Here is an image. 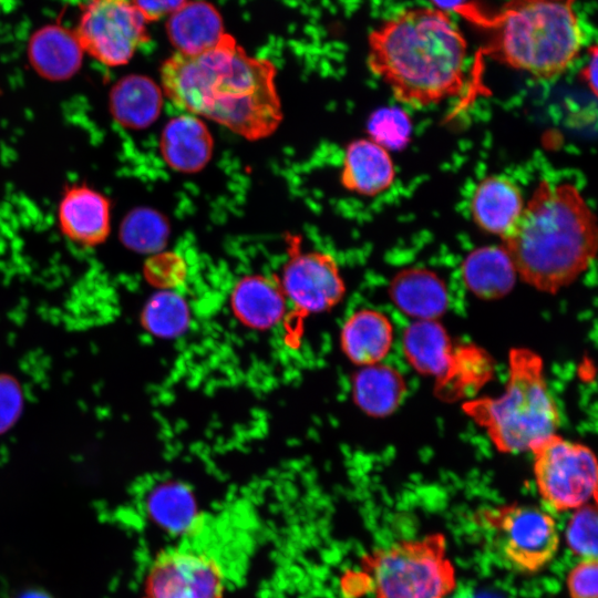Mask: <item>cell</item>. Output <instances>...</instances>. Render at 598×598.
<instances>
[{
  "mask_svg": "<svg viewBox=\"0 0 598 598\" xmlns=\"http://www.w3.org/2000/svg\"><path fill=\"white\" fill-rule=\"evenodd\" d=\"M502 241L517 276L553 295L576 281L595 260L596 215L576 185L543 179Z\"/></svg>",
  "mask_w": 598,
  "mask_h": 598,
  "instance_id": "cell-3",
  "label": "cell"
},
{
  "mask_svg": "<svg viewBox=\"0 0 598 598\" xmlns=\"http://www.w3.org/2000/svg\"><path fill=\"white\" fill-rule=\"evenodd\" d=\"M395 176L390 152L371 138H358L347 146L340 178L347 190L378 196L393 185Z\"/></svg>",
  "mask_w": 598,
  "mask_h": 598,
  "instance_id": "cell-15",
  "label": "cell"
},
{
  "mask_svg": "<svg viewBox=\"0 0 598 598\" xmlns=\"http://www.w3.org/2000/svg\"><path fill=\"white\" fill-rule=\"evenodd\" d=\"M169 236V224L158 212L136 208L123 219L120 230L122 243L142 254L159 252Z\"/></svg>",
  "mask_w": 598,
  "mask_h": 598,
  "instance_id": "cell-27",
  "label": "cell"
},
{
  "mask_svg": "<svg viewBox=\"0 0 598 598\" xmlns=\"http://www.w3.org/2000/svg\"><path fill=\"white\" fill-rule=\"evenodd\" d=\"M388 292L394 306L414 320H439L450 306L446 282L425 267L399 270L391 279Z\"/></svg>",
  "mask_w": 598,
  "mask_h": 598,
  "instance_id": "cell-13",
  "label": "cell"
},
{
  "mask_svg": "<svg viewBox=\"0 0 598 598\" xmlns=\"http://www.w3.org/2000/svg\"><path fill=\"white\" fill-rule=\"evenodd\" d=\"M287 244L289 258L279 279L287 301L303 315L339 303L346 286L336 259L322 251H302L298 236H288Z\"/></svg>",
  "mask_w": 598,
  "mask_h": 598,
  "instance_id": "cell-11",
  "label": "cell"
},
{
  "mask_svg": "<svg viewBox=\"0 0 598 598\" xmlns=\"http://www.w3.org/2000/svg\"><path fill=\"white\" fill-rule=\"evenodd\" d=\"M22 410V392L10 377H0V433L9 430Z\"/></svg>",
  "mask_w": 598,
  "mask_h": 598,
  "instance_id": "cell-32",
  "label": "cell"
},
{
  "mask_svg": "<svg viewBox=\"0 0 598 598\" xmlns=\"http://www.w3.org/2000/svg\"><path fill=\"white\" fill-rule=\"evenodd\" d=\"M142 13L146 22H152L171 16L187 0H131Z\"/></svg>",
  "mask_w": 598,
  "mask_h": 598,
  "instance_id": "cell-33",
  "label": "cell"
},
{
  "mask_svg": "<svg viewBox=\"0 0 598 598\" xmlns=\"http://www.w3.org/2000/svg\"><path fill=\"white\" fill-rule=\"evenodd\" d=\"M146 278L157 287L165 289L181 283L186 274L185 262L174 252H156L145 267Z\"/></svg>",
  "mask_w": 598,
  "mask_h": 598,
  "instance_id": "cell-30",
  "label": "cell"
},
{
  "mask_svg": "<svg viewBox=\"0 0 598 598\" xmlns=\"http://www.w3.org/2000/svg\"><path fill=\"white\" fill-rule=\"evenodd\" d=\"M525 203L520 188L504 175L484 177L475 187L470 212L483 231L504 239L516 225Z\"/></svg>",
  "mask_w": 598,
  "mask_h": 598,
  "instance_id": "cell-14",
  "label": "cell"
},
{
  "mask_svg": "<svg viewBox=\"0 0 598 598\" xmlns=\"http://www.w3.org/2000/svg\"><path fill=\"white\" fill-rule=\"evenodd\" d=\"M146 23L131 0H87L74 33L84 52L107 66H120L148 41Z\"/></svg>",
  "mask_w": 598,
  "mask_h": 598,
  "instance_id": "cell-9",
  "label": "cell"
},
{
  "mask_svg": "<svg viewBox=\"0 0 598 598\" xmlns=\"http://www.w3.org/2000/svg\"><path fill=\"white\" fill-rule=\"evenodd\" d=\"M463 410L503 453L529 452L538 442L555 434L560 424L557 403L545 379L543 359L527 348L511 349L508 378L499 396L467 401Z\"/></svg>",
  "mask_w": 598,
  "mask_h": 598,
  "instance_id": "cell-5",
  "label": "cell"
},
{
  "mask_svg": "<svg viewBox=\"0 0 598 598\" xmlns=\"http://www.w3.org/2000/svg\"><path fill=\"white\" fill-rule=\"evenodd\" d=\"M538 495L555 513L575 511L597 501V460L590 447L557 433L530 451Z\"/></svg>",
  "mask_w": 598,
  "mask_h": 598,
  "instance_id": "cell-8",
  "label": "cell"
},
{
  "mask_svg": "<svg viewBox=\"0 0 598 598\" xmlns=\"http://www.w3.org/2000/svg\"><path fill=\"white\" fill-rule=\"evenodd\" d=\"M432 7L450 12L455 11L458 7L465 4V0H430Z\"/></svg>",
  "mask_w": 598,
  "mask_h": 598,
  "instance_id": "cell-35",
  "label": "cell"
},
{
  "mask_svg": "<svg viewBox=\"0 0 598 598\" xmlns=\"http://www.w3.org/2000/svg\"><path fill=\"white\" fill-rule=\"evenodd\" d=\"M142 318L151 333L161 338H175L188 328L190 309L182 295L165 289L147 300Z\"/></svg>",
  "mask_w": 598,
  "mask_h": 598,
  "instance_id": "cell-26",
  "label": "cell"
},
{
  "mask_svg": "<svg viewBox=\"0 0 598 598\" xmlns=\"http://www.w3.org/2000/svg\"><path fill=\"white\" fill-rule=\"evenodd\" d=\"M461 276L467 290L484 300L505 297L517 279L513 260L503 245L473 249L462 261Z\"/></svg>",
  "mask_w": 598,
  "mask_h": 598,
  "instance_id": "cell-19",
  "label": "cell"
},
{
  "mask_svg": "<svg viewBox=\"0 0 598 598\" xmlns=\"http://www.w3.org/2000/svg\"><path fill=\"white\" fill-rule=\"evenodd\" d=\"M176 52L198 54L213 48L226 33L217 9L206 1H186L166 24Z\"/></svg>",
  "mask_w": 598,
  "mask_h": 598,
  "instance_id": "cell-22",
  "label": "cell"
},
{
  "mask_svg": "<svg viewBox=\"0 0 598 598\" xmlns=\"http://www.w3.org/2000/svg\"><path fill=\"white\" fill-rule=\"evenodd\" d=\"M368 48L370 72L411 107L439 104L465 87L468 45L450 12L402 9L370 32Z\"/></svg>",
  "mask_w": 598,
  "mask_h": 598,
  "instance_id": "cell-2",
  "label": "cell"
},
{
  "mask_svg": "<svg viewBox=\"0 0 598 598\" xmlns=\"http://www.w3.org/2000/svg\"><path fill=\"white\" fill-rule=\"evenodd\" d=\"M146 513L154 524L173 535L189 534L199 523L196 499L179 482L156 485L146 497Z\"/></svg>",
  "mask_w": 598,
  "mask_h": 598,
  "instance_id": "cell-25",
  "label": "cell"
},
{
  "mask_svg": "<svg viewBox=\"0 0 598 598\" xmlns=\"http://www.w3.org/2000/svg\"><path fill=\"white\" fill-rule=\"evenodd\" d=\"M58 219L71 241L83 247L101 245L111 230L110 200L86 185L72 186L60 202Z\"/></svg>",
  "mask_w": 598,
  "mask_h": 598,
  "instance_id": "cell-12",
  "label": "cell"
},
{
  "mask_svg": "<svg viewBox=\"0 0 598 598\" xmlns=\"http://www.w3.org/2000/svg\"><path fill=\"white\" fill-rule=\"evenodd\" d=\"M598 515L596 503L574 511L565 529L568 549L580 559L597 557Z\"/></svg>",
  "mask_w": 598,
  "mask_h": 598,
  "instance_id": "cell-28",
  "label": "cell"
},
{
  "mask_svg": "<svg viewBox=\"0 0 598 598\" xmlns=\"http://www.w3.org/2000/svg\"><path fill=\"white\" fill-rule=\"evenodd\" d=\"M598 49L596 44L588 48V59L585 62L579 74L582 82L589 87L594 95H597V68Z\"/></svg>",
  "mask_w": 598,
  "mask_h": 598,
  "instance_id": "cell-34",
  "label": "cell"
},
{
  "mask_svg": "<svg viewBox=\"0 0 598 598\" xmlns=\"http://www.w3.org/2000/svg\"><path fill=\"white\" fill-rule=\"evenodd\" d=\"M567 591L570 598H598V559L582 558L568 573Z\"/></svg>",
  "mask_w": 598,
  "mask_h": 598,
  "instance_id": "cell-31",
  "label": "cell"
},
{
  "mask_svg": "<svg viewBox=\"0 0 598 598\" xmlns=\"http://www.w3.org/2000/svg\"><path fill=\"white\" fill-rule=\"evenodd\" d=\"M405 393L403 375L398 369L382 362L361 367L352 379L355 404L374 417H384L396 411Z\"/></svg>",
  "mask_w": 598,
  "mask_h": 598,
  "instance_id": "cell-24",
  "label": "cell"
},
{
  "mask_svg": "<svg viewBox=\"0 0 598 598\" xmlns=\"http://www.w3.org/2000/svg\"><path fill=\"white\" fill-rule=\"evenodd\" d=\"M159 148L171 168L193 174L202 171L210 161L214 140L198 116L184 113L166 123L161 135Z\"/></svg>",
  "mask_w": 598,
  "mask_h": 598,
  "instance_id": "cell-16",
  "label": "cell"
},
{
  "mask_svg": "<svg viewBox=\"0 0 598 598\" xmlns=\"http://www.w3.org/2000/svg\"><path fill=\"white\" fill-rule=\"evenodd\" d=\"M402 352L420 374L436 379L447 375L454 364L452 340L437 320H414L402 336Z\"/></svg>",
  "mask_w": 598,
  "mask_h": 598,
  "instance_id": "cell-21",
  "label": "cell"
},
{
  "mask_svg": "<svg viewBox=\"0 0 598 598\" xmlns=\"http://www.w3.org/2000/svg\"><path fill=\"white\" fill-rule=\"evenodd\" d=\"M411 132L410 117L396 107L378 110L368 122L370 138L389 152L402 148L408 143Z\"/></svg>",
  "mask_w": 598,
  "mask_h": 598,
  "instance_id": "cell-29",
  "label": "cell"
},
{
  "mask_svg": "<svg viewBox=\"0 0 598 598\" xmlns=\"http://www.w3.org/2000/svg\"><path fill=\"white\" fill-rule=\"evenodd\" d=\"M111 113L124 127H148L161 114L163 94L150 78L132 74L115 83L110 94Z\"/></svg>",
  "mask_w": 598,
  "mask_h": 598,
  "instance_id": "cell-23",
  "label": "cell"
},
{
  "mask_svg": "<svg viewBox=\"0 0 598 598\" xmlns=\"http://www.w3.org/2000/svg\"><path fill=\"white\" fill-rule=\"evenodd\" d=\"M225 574L212 555L190 547L157 554L151 564L142 598H224Z\"/></svg>",
  "mask_w": 598,
  "mask_h": 598,
  "instance_id": "cell-10",
  "label": "cell"
},
{
  "mask_svg": "<svg viewBox=\"0 0 598 598\" xmlns=\"http://www.w3.org/2000/svg\"><path fill=\"white\" fill-rule=\"evenodd\" d=\"M475 522L493 553L508 569L535 575L546 568L559 548L558 525L550 512L529 504H503L480 509Z\"/></svg>",
  "mask_w": 598,
  "mask_h": 598,
  "instance_id": "cell-7",
  "label": "cell"
},
{
  "mask_svg": "<svg viewBox=\"0 0 598 598\" xmlns=\"http://www.w3.org/2000/svg\"><path fill=\"white\" fill-rule=\"evenodd\" d=\"M276 74L271 61L249 55L225 33L202 53H173L161 68V82L178 109L257 141L282 121Z\"/></svg>",
  "mask_w": 598,
  "mask_h": 598,
  "instance_id": "cell-1",
  "label": "cell"
},
{
  "mask_svg": "<svg viewBox=\"0 0 598 598\" xmlns=\"http://www.w3.org/2000/svg\"><path fill=\"white\" fill-rule=\"evenodd\" d=\"M14 598H51L48 594L38 589L24 590L18 594Z\"/></svg>",
  "mask_w": 598,
  "mask_h": 598,
  "instance_id": "cell-36",
  "label": "cell"
},
{
  "mask_svg": "<svg viewBox=\"0 0 598 598\" xmlns=\"http://www.w3.org/2000/svg\"><path fill=\"white\" fill-rule=\"evenodd\" d=\"M83 52L74 31L55 24L35 31L28 47L32 68L51 81L73 76L82 65Z\"/></svg>",
  "mask_w": 598,
  "mask_h": 598,
  "instance_id": "cell-20",
  "label": "cell"
},
{
  "mask_svg": "<svg viewBox=\"0 0 598 598\" xmlns=\"http://www.w3.org/2000/svg\"><path fill=\"white\" fill-rule=\"evenodd\" d=\"M577 0H506L493 12L465 3L454 12L485 30L483 55L550 81L577 60L584 31L575 10Z\"/></svg>",
  "mask_w": 598,
  "mask_h": 598,
  "instance_id": "cell-4",
  "label": "cell"
},
{
  "mask_svg": "<svg viewBox=\"0 0 598 598\" xmlns=\"http://www.w3.org/2000/svg\"><path fill=\"white\" fill-rule=\"evenodd\" d=\"M361 563L374 598H447L456 588L442 533L398 540L365 555Z\"/></svg>",
  "mask_w": 598,
  "mask_h": 598,
  "instance_id": "cell-6",
  "label": "cell"
},
{
  "mask_svg": "<svg viewBox=\"0 0 598 598\" xmlns=\"http://www.w3.org/2000/svg\"><path fill=\"white\" fill-rule=\"evenodd\" d=\"M287 303L279 279L266 275L243 277L230 295L235 316L258 330L277 326L286 315Z\"/></svg>",
  "mask_w": 598,
  "mask_h": 598,
  "instance_id": "cell-17",
  "label": "cell"
},
{
  "mask_svg": "<svg viewBox=\"0 0 598 598\" xmlns=\"http://www.w3.org/2000/svg\"><path fill=\"white\" fill-rule=\"evenodd\" d=\"M340 343L343 353L357 365L382 362L393 343L392 322L379 310H357L344 321Z\"/></svg>",
  "mask_w": 598,
  "mask_h": 598,
  "instance_id": "cell-18",
  "label": "cell"
}]
</instances>
